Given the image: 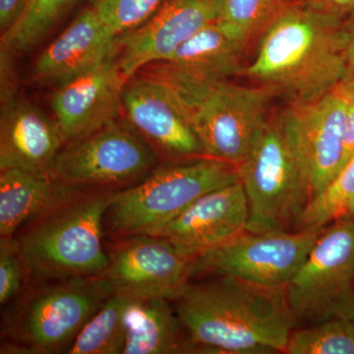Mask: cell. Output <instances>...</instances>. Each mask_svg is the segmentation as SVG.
<instances>
[{
    "instance_id": "6da1fadb",
    "label": "cell",
    "mask_w": 354,
    "mask_h": 354,
    "mask_svg": "<svg viewBox=\"0 0 354 354\" xmlns=\"http://www.w3.org/2000/svg\"><path fill=\"white\" fill-rule=\"evenodd\" d=\"M171 302L199 353H286L299 324L288 306L285 288L232 277L190 281Z\"/></svg>"
},
{
    "instance_id": "7a4b0ae2",
    "label": "cell",
    "mask_w": 354,
    "mask_h": 354,
    "mask_svg": "<svg viewBox=\"0 0 354 354\" xmlns=\"http://www.w3.org/2000/svg\"><path fill=\"white\" fill-rule=\"evenodd\" d=\"M121 189L57 185L50 202L13 236L29 266L32 281L106 272L104 218Z\"/></svg>"
},
{
    "instance_id": "3957f363",
    "label": "cell",
    "mask_w": 354,
    "mask_h": 354,
    "mask_svg": "<svg viewBox=\"0 0 354 354\" xmlns=\"http://www.w3.org/2000/svg\"><path fill=\"white\" fill-rule=\"evenodd\" d=\"M341 20L288 1L261 36L257 53L243 73L293 102L334 90L348 71L339 37Z\"/></svg>"
},
{
    "instance_id": "277c9868",
    "label": "cell",
    "mask_w": 354,
    "mask_h": 354,
    "mask_svg": "<svg viewBox=\"0 0 354 354\" xmlns=\"http://www.w3.org/2000/svg\"><path fill=\"white\" fill-rule=\"evenodd\" d=\"M150 74L162 80L180 104L205 157L236 167L245 160L267 122L272 90L191 78L160 65Z\"/></svg>"
},
{
    "instance_id": "5b68a950",
    "label": "cell",
    "mask_w": 354,
    "mask_h": 354,
    "mask_svg": "<svg viewBox=\"0 0 354 354\" xmlns=\"http://www.w3.org/2000/svg\"><path fill=\"white\" fill-rule=\"evenodd\" d=\"M113 293L106 274L32 281L4 316L2 337L6 341L1 353L67 351L85 324Z\"/></svg>"
},
{
    "instance_id": "8992f818",
    "label": "cell",
    "mask_w": 354,
    "mask_h": 354,
    "mask_svg": "<svg viewBox=\"0 0 354 354\" xmlns=\"http://www.w3.org/2000/svg\"><path fill=\"white\" fill-rule=\"evenodd\" d=\"M237 171L248 201L247 230H295L310 202V190L301 149L288 114L267 120Z\"/></svg>"
},
{
    "instance_id": "52a82bcc",
    "label": "cell",
    "mask_w": 354,
    "mask_h": 354,
    "mask_svg": "<svg viewBox=\"0 0 354 354\" xmlns=\"http://www.w3.org/2000/svg\"><path fill=\"white\" fill-rule=\"evenodd\" d=\"M237 180L236 165L208 157L158 167L118 192L104 218L109 236L152 234L203 195Z\"/></svg>"
},
{
    "instance_id": "ba28073f",
    "label": "cell",
    "mask_w": 354,
    "mask_h": 354,
    "mask_svg": "<svg viewBox=\"0 0 354 354\" xmlns=\"http://www.w3.org/2000/svg\"><path fill=\"white\" fill-rule=\"evenodd\" d=\"M298 323L354 317V218L323 228L306 260L285 288Z\"/></svg>"
},
{
    "instance_id": "9c48e42d",
    "label": "cell",
    "mask_w": 354,
    "mask_h": 354,
    "mask_svg": "<svg viewBox=\"0 0 354 354\" xmlns=\"http://www.w3.org/2000/svg\"><path fill=\"white\" fill-rule=\"evenodd\" d=\"M158 153L118 120L64 146L51 178L65 188H125L153 169Z\"/></svg>"
},
{
    "instance_id": "30bf717a",
    "label": "cell",
    "mask_w": 354,
    "mask_h": 354,
    "mask_svg": "<svg viewBox=\"0 0 354 354\" xmlns=\"http://www.w3.org/2000/svg\"><path fill=\"white\" fill-rule=\"evenodd\" d=\"M322 230H246L197 257L193 277H232L255 285L285 288L306 260Z\"/></svg>"
},
{
    "instance_id": "8fae6325",
    "label": "cell",
    "mask_w": 354,
    "mask_h": 354,
    "mask_svg": "<svg viewBox=\"0 0 354 354\" xmlns=\"http://www.w3.org/2000/svg\"><path fill=\"white\" fill-rule=\"evenodd\" d=\"M106 274L114 292L132 299H176L193 278L195 258L165 237L135 234L106 244Z\"/></svg>"
},
{
    "instance_id": "7c38bea8",
    "label": "cell",
    "mask_w": 354,
    "mask_h": 354,
    "mask_svg": "<svg viewBox=\"0 0 354 354\" xmlns=\"http://www.w3.org/2000/svg\"><path fill=\"white\" fill-rule=\"evenodd\" d=\"M127 122L155 152L167 158L205 157L196 133L167 86L157 77L134 75L122 94Z\"/></svg>"
},
{
    "instance_id": "4fadbf2b",
    "label": "cell",
    "mask_w": 354,
    "mask_h": 354,
    "mask_svg": "<svg viewBox=\"0 0 354 354\" xmlns=\"http://www.w3.org/2000/svg\"><path fill=\"white\" fill-rule=\"evenodd\" d=\"M220 0H165L156 12L118 38V62L127 79L145 66L165 62L218 17Z\"/></svg>"
},
{
    "instance_id": "5bb4252c",
    "label": "cell",
    "mask_w": 354,
    "mask_h": 354,
    "mask_svg": "<svg viewBox=\"0 0 354 354\" xmlns=\"http://www.w3.org/2000/svg\"><path fill=\"white\" fill-rule=\"evenodd\" d=\"M127 80L118 48L95 69L57 88L50 104L64 146L118 120Z\"/></svg>"
},
{
    "instance_id": "9a60e30c",
    "label": "cell",
    "mask_w": 354,
    "mask_h": 354,
    "mask_svg": "<svg viewBox=\"0 0 354 354\" xmlns=\"http://www.w3.org/2000/svg\"><path fill=\"white\" fill-rule=\"evenodd\" d=\"M248 221L245 191L237 180L203 195L150 234L165 237L180 252L196 259L243 234Z\"/></svg>"
},
{
    "instance_id": "2e32d148",
    "label": "cell",
    "mask_w": 354,
    "mask_h": 354,
    "mask_svg": "<svg viewBox=\"0 0 354 354\" xmlns=\"http://www.w3.org/2000/svg\"><path fill=\"white\" fill-rule=\"evenodd\" d=\"M286 113L301 149L311 201L330 185L344 167L348 104L332 90L311 101L293 102Z\"/></svg>"
},
{
    "instance_id": "e0dca14e",
    "label": "cell",
    "mask_w": 354,
    "mask_h": 354,
    "mask_svg": "<svg viewBox=\"0 0 354 354\" xmlns=\"http://www.w3.org/2000/svg\"><path fill=\"white\" fill-rule=\"evenodd\" d=\"M118 38L94 7H88L41 51L32 65V82L57 88L84 75L118 50Z\"/></svg>"
},
{
    "instance_id": "ac0fdd59",
    "label": "cell",
    "mask_w": 354,
    "mask_h": 354,
    "mask_svg": "<svg viewBox=\"0 0 354 354\" xmlns=\"http://www.w3.org/2000/svg\"><path fill=\"white\" fill-rule=\"evenodd\" d=\"M64 147L57 121L32 102L18 97L1 109L0 171L18 169L51 177Z\"/></svg>"
},
{
    "instance_id": "d6986e66",
    "label": "cell",
    "mask_w": 354,
    "mask_h": 354,
    "mask_svg": "<svg viewBox=\"0 0 354 354\" xmlns=\"http://www.w3.org/2000/svg\"><path fill=\"white\" fill-rule=\"evenodd\" d=\"M244 48L245 46L227 34L215 20L177 48L167 62L157 64L191 78L230 80L243 73Z\"/></svg>"
},
{
    "instance_id": "ffe728a7",
    "label": "cell",
    "mask_w": 354,
    "mask_h": 354,
    "mask_svg": "<svg viewBox=\"0 0 354 354\" xmlns=\"http://www.w3.org/2000/svg\"><path fill=\"white\" fill-rule=\"evenodd\" d=\"M171 300L133 299L127 311V334L122 354L197 353Z\"/></svg>"
},
{
    "instance_id": "44dd1931",
    "label": "cell",
    "mask_w": 354,
    "mask_h": 354,
    "mask_svg": "<svg viewBox=\"0 0 354 354\" xmlns=\"http://www.w3.org/2000/svg\"><path fill=\"white\" fill-rule=\"evenodd\" d=\"M57 190L51 177L18 169L0 171V239H11L50 202Z\"/></svg>"
},
{
    "instance_id": "7402d4cb",
    "label": "cell",
    "mask_w": 354,
    "mask_h": 354,
    "mask_svg": "<svg viewBox=\"0 0 354 354\" xmlns=\"http://www.w3.org/2000/svg\"><path fill=\"white\" fill-rule=\"evenodd\" d=\"M132 301V298L114 292L85 324L66 353L122 354Z\"/></svg>"
},
{
    "instance_id": "603a6c76",
    "label": "cell",
    "mask_w": 354,
    "mask_h": 354,
    "mask_svg": "<svg viewBox=\"0 0 354 354\" xmlns=\"http://www.w3.org/2000/svg\"><path fill=\"white\" fill-rule=\"evenodd\" d=\"M79 0H30L17 21L1 35V48L27 53L48 37Z\"/></svg>"
},
{
    "instance_id": "cb8c5ba5",
    "label": "cell",
    "mask_w": 354,
    "mask_h": 354,
    "mask_svg": "<svg viewBox=\"0 0 354 354\" xmlns=\"http://www.w3.org/2000/svg\"><path fill=\"white\" fill-rule=\"evenodd\" d=\"M344 218H354V157L330 185L309 202L295 230H321Z\"/></svg>"
},
{
    "instance_id": "d4e9b609",
    "label": "cell",
    "mask_w": 354,
    "mask_h": 354,
    "mask_svg": "<svg viewBox=\"0 0 354 354\" xmlns=\"http://www.w3.org/2000/svg\"><path fill=\"white\" fill-rule=\"evenodd\" d=\"M288 0H220L216 22L230 37L247 46L262 36Z\"/></svg>"
},
{
    "instance_id": "484cf974",
    "label": "cell",
    "mask_w": 354,
    "mask_h": 354,
    "mask_svg": "<svg viewBox=\"0 0 354 354\" xmlns=\"http://www.w3.org/2000/svg\"><path fill=\"white\" fill-rule=\"evenodd\" d=\"M286 353L354 354V317L330 319L293 330Z\"/></svg>"
},
{
    "instance_id": "4316f807",
    "label": "cell",
    "mask_w": 354,
    "mask_h": 354,
    "mask_svg": "<svg viewBox=\"0 0 354 354\" xmlns=\"http://www.w3.org/2000/svg\"><path fill=\"white\" fill-rule=\"evenodd\" d=\"M164 0H93L92 6L116 36L148 20Z\"/></svg>"
},
{
    "instance_id": "83f0119b",
    "label": "cell",
    "mask_w": 354,
    "mask_h": 354,
    "mask_svg": "<svg viewBox=\"0 0 354 354\" xmlns=\"http://www.w3.org/2000/svg\"><path fill=\"white\" fill-rule=\"evenodd\" d=\"M32 279L29 266L13 237L0 239V304H11Z\"/></svg>"
},
{
    "instance_id": "f1b7e54d",
    "label": "cell",
    "mask_w": 354,
    "mask_h": 354,
    "mask_svg": "<svg viewBox=\"0 0 354 354\" xmlns=\"http://www.w3.org/2000/svg\"><path fill=\"white\" fill-rule=\"evenodd\" d=\"M0 104L1 109H4L19 95L13 53L4 48H0Z\"/></svg>"
},
{
    "instance_id": "f546056e",
    "label": "cell",
    "mask_w": 354,
    "mask_h": 354,
    "mask_svg": "<svg viewBox=\"0 0 354 354\" xmlns=\"http://www.w3.org/2000/svg\"><path fill=\"white\" fill-rule=\"evenodd\" d=\"M319 12L342 20L354 11V0H299Z\"/></svg>"
},
{
    "instance_id": "4dcf8cb0",
    "label": "cell",
    "mask_w": 354,
    "mask_h": 354,
    "mask_svg": "<svg viewBox=\"0 0 354 354\" xmlns=\"http://www.w3.org/2000/svg\"><path fill=\"white\" fill-rule=\"evenodd\" d=\"M339 37H341L342 50L346 57L348 70L354 69V11L348 14L339 24Z\"/></svg>"
},
{
    "instance_id": "1f68e13d",
    "label": "cell",
    "mask_w": 354,
    "mask_h": 354,
    "mask_svg": "<svg viewBox=\"0 0 354 354\" xmlns=\"http://www.w3.org/2000/svg\"><path fill=\"white\" fill-rule=\"evenodd\" d=\"M30 0H0V32L1 35L17 21Z\"/></svg>"
},
{
    "instance_id": "d6a6232c",
    "label": "cell",
    "mask_w": 354,
    "mask_h": 354,
    "mask_svg": "<svg viewBox=\"0 0 354 354\" xmlns=\"http://www.w3.org/2000/svg\"><path fill=\"white\" fill-rule=\"evenodd\" d=\"M344 167L354 157V108L348 106L344 137Z\"/></svg>"
},
{
    "instance_id": "836d02e7",
    "label": "cell",
    "mask_w": 354,
    "mask_h": 354,
    "mask_svg": "<svg viewBox=\"0 0 354 354\" xmlns=\"http://www.w3.org/2000/svg\"><path fill=\"white\" fill-rule=\"evenodd\" d=\"M348 106L354 108V69L346 71L339 83L334 88Z\"/></svg>"
}]
</instances>
